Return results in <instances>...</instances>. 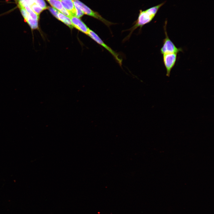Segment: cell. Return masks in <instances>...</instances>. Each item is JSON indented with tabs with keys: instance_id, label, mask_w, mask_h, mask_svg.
<instances>
[{
	"instance_id": "obj_5",
	"label": "cell",
	"mask_w": 214,
	"mask_h": 214,
	"mask_svg": "<svg viewBox=\"0 0 214 214\" xmlns=\"http://www.w3.org/2000/svg\"><path fill=\"white\" fill-rule=\"evenodd\" d=\"M177 53H169L163 55V61L166 70V75L169 76L171 69L174 66L177 59Z\"/></svg>"
},
{
	"instance_id": "obj_11",
	"label": "cell",
	"mask_w": 214,
	"mask_h": 214,
	"mask_svg": "<svg viewBox=\"0 0 214 214\" xmlns=\"http://www.w3.org/2000/svg\"><path fill=\"white\" fill-rule=\"evenodd\" d=\"M22 7L25 9L29 15L32 19L38 21L39 16L34 12L29 7L26 5Z\"/></svg>"
},
{
	"instance_id": "obj_10",
	"label": "cell",
	"mask_w": 214,
	"mask_h": 214,
	"mask_svg": "<svg viewBox=\"0 0 214 214\" xmlns=\"http://www.w3.org/2000/svg\"><path fill=\"white\" fill-rule=\"evenodd\" d=\"M53 7L57 9L60 11L63 8L61 1L59 0H47Z\"/></svg>"
},
{
	"instance_id": "obj_14",
	"label": "cell",
	"mask_w": 214,
	"mask_h": 214,
	"mask_svg": "<svg viewBox=\"0 0 214 214\" xmlns=\"http://www.w3.org/2000/svg\"><path fill=\"white\" fill-rule=\"evenodd\" d=\"M75 16L78 18L82 17L84 15L83 12L77 6H75Z\"/></svg>"
},
{
	"instance_id": "obj_3",
	"label": "cell",
	"mask_w": 214,
	"mask_h": 214,
	"mask_svg": "<svg viewBox=\"0 0 214 214\" xmlns=\"http://www.w3.org/2000/svg\"><path fill=\"white\" fill-rule=\"evenodd\" d=\"M166 24L164 28L165 38L163 40V45L160 49V53L163 55L169 53L177 54L182 51V50L180 48H177L169 38L166 31Z\"/></svg>"
},
{
	"instance_id": "obj_13",
	"label": "cell",
	"mask_w": 214,
	"mask_h": 214,
	"mask_svg": "<svg viewBox=\"0 0 214 214\" xmlns=\"http://www.w3.org/2000/svg\"><path fill=\"white\" fill-rule=\"evenodd\" d=\"M37 5L44 10L48 9L46 4L44 0H33Z\"/></svg>"
},
{
	"instance_id": "obj_6",
	"label": "cell",
	"mask_w": 214,
	"mask_h": 214,
	"mask_svg": "<svg viewBox=\"0 0 214 214\" xmlns=\"http://www.w3.org/2000/svg\"><path fill=\"white\" fill-rule=\"evenodd\" d=\"M18 6L25 21L28 24L32 30L38 29V21L32 19L23 7L20 5Z\"/></svg>"
},
{
	"instance_id": "obj_16",
	"label": "cell",
	"mask_w": 214,
	"mask_h": 214,
	"mask_svg": "<svg viewBox=\"0 0 214 214\" xmlns=\"http://www.w3.org/2000/svg\"><path fill=\"white\" fill-rule=\"evenodd\" d=\"M60 12L69 18L72 16L70 13L64 7Z\"/></svg>"
},
{
	"instance_id": "obj_15",
	"label": "cell",
	"mask_w": 214,
	"mask_h": 214,
	"mask_svg": "<svg viewBox=\"0 0 214 214\" xmlns=\"http://www.w3.org/2000/svg\"><path fill=\"white\" fill-rule=\"evenodd\" d=\"M48 8L52 13V14L57 18H58V14L59 11L56 8L50 7H48Z\"/></svg>"
},
{
	"instance_id": "obj_7",
	"label": "cell",
	"mask_w": 214,
	"mask_h": 214,
	"mask_svg": "<svg viewBox=\"0 0 214 214\" xmlns=\"http://www.w3.org/2000/svg\"><path fill=\"white\" fill-rule=\"evenodd\" d=\"M70 18L72 23L73 27L88 35L89 29L79 18L71 16Z\"/></svg>"
},
{
	"instance_id": "obj_8",
	"label": "cell",
	"mask_w": 214,
	"mask_h": 214,
	"mask_svg": "<svg viewBox=\"0 0 214 214\" xmlns=\"http://www.w3.org/2000/svg\"><path fill=\"white\" fill-rule=\"evenodd\" d=\"M63 6L72 16H75V9L73 0H60Z\"/></svg>"
},
{
	"instance_id": "obj_12",
	"label": "cell",
	"mask_w": 214,
	"mask_h": 214,
	"mask_svg": "<svg viewBox=\"0 0 214 214\" xmlns=\"http://www.w3.org/2000/svg\"><path fill=\"white\" fill-rule=\"evenodd\" d=\"M30 7L39 16L40 13L44 10L43 8L37 5L35 3L30 6Z\"/></svg>"
},
{
	"instance_id": "obj_2",
	"label": "cell",
	"mask_w": 214,
	"mask_h": 214,
	"mask_svg": "<svg viewBox=\"0 0 214 214\" xmlns=\"http://www.w3.org/2000/svg\"><path fill=\"white\" fill-rule=\"evenodd\" d=\"M74 5L79 8L84 12V14L92 17L100 21L107 26L114 24L104 18L98 13L92 10L84 4L78 0H73Z\"/></svg>"
},
{
	"instance_id": "obj_4",
	"label": "cell",
	"mask_w": 214,
	"mask_h": 214,
	"mask_svg": "<svg viewBox=\"0 0 214 214\" xmlns=\"http://www.w3.org/2000/svg\"><path fill=\"white\" fill-rule=\"evenodd\" d=\"M88 35L98 44L106 49L114 56L119 65L120 66L122 65V59L119 57V54L106 44L96 33L89 29Z\"/></svg>"
},
{
	"instance_id": "obj_17",
	"label": "cell",
	"mask_w": 214,
	"mask_h": 214,
	"mask_svg": "<svg viewBox=\"0 0 214 214\" xmlns=\"http://www.w3.org/2000/svg\"></svg>"
},
{
	"instance_id": "obj_1",
	"label": "cell",
	"mask_w": 214,
	"mask_h": 214,
	"mask_svg": "<svg viewBox=\"0 0 214 214\" xmlns=\"http://www.w3.org/2000/svg\"><path fill=\"white\" fill-rule=\"evenodd\" d=\"M165 2L150 7L145 10H139L137 19L135 21L133 25L128 30L130 31L128 35L125 38L128 40L133 32L138 28L141 29L145 25L150 22L154 18L160 8L164 4Z\"/></svg>"
},
{
	"instance_id": "obj_9",
	"label": "cell",
	"mask_w": 214,
	"mask_h": 214,
	"mask_svg": "<svg viewBox=\"0 0 214 214\" xmlns=\"http://www.w3.org/2000/svg\"><path fill=\"white\" fill-rule=\"evenodd\" d=\"M57 19L61 21L70 28H73V26L70 18L65 16L59 11L58 14Z\"/></svg>"
}]
</instances>
